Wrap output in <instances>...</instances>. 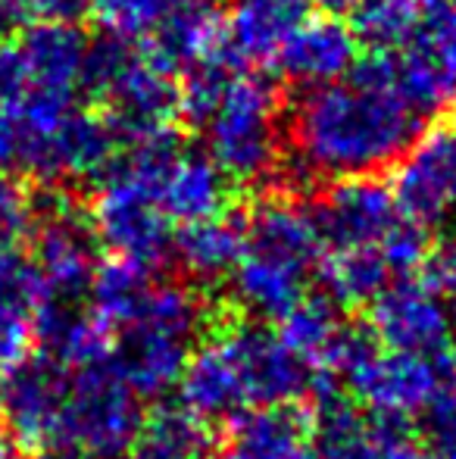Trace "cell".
<instances>
[{
	"label": "cell",
	"mask_w": 456,
	"mask_h": 459,
	"mask_svg": "<svg viewBox=\"0 0 456 459\" xmlns=\"http://www.w3.org/2000/svg\"><path fill=\"white\" fill-rule=\"evenodd\" d=\"M426 119L394 54H375L341 82L300 94L288 122V172L297 182L375 176L397 163Z\"/></svg>",
	"instance_id": "6da1fadb"
},
{
	"label": "cell",
	"mask_w": 456,
	"mask_h": 459,
	"mask_svg": "<svg viewBox=\"0 0 456 459\" xmlns=\"http://www.w3.org/2000/svg\"><path fill=\"white\" fill-rule=\"evenodd\" d=\"M194 128L228 182H262L281 166V107L272 82L228 66Z\"/></svg>",
	"instance_id": "7a4b0ae2"
},
{
	"label": "cell",
	"mask_w": 456,
	"mask_h": 459,
	"mask_svg": "<svg viewBox=\"0 0 456 459\" xmlns=\"http://www.w3.org/2000/svg\"><path fill=\"white\" fill-rule=\"evenodd\" d=\"M210 309L194 288L176 281H151L138 313L119 328L116 368L125 375L138 397H163L178 385Z\"/></svg>",
	"instance_id": "3957f363"
},
{
	"label": "cell",
	"mask_w": 456,
	"mask_h": 459,
	"mask_svg": "<svg viewBox=\"0 0 456 459\" xmlns=\"http://www.w3.org/2000/svg\"><path fill=\"white\" fill-rule=\"evenodd\" d=\"M82 91L107 103V119L122 144L151 132H163L178 116V82L151 48L141 41L100 38L88 44Z\"/></svg>",
	"instance_id": "277c9868"
},
{
	"label": "cell",
	"mask_w": 456,
	"mask_h": 459,
	"mask_svg": "<svg viewBox=\"0 0 456 459\" xmlns=\"http://www.w3.org/2000/svg\"><path fill=\"white\" fill-rule=\"evenodd\" d=\"M141 419V397L113 359L82 366L66 387L56 450L82 459H119L132 454Z\"/></svg>",
	"instance_id": "5b68a950"
},
{
	"label": "cell",
	"mask_w": 456,
	"mask_h": 459,
	"mask_svg": "<svg viewBox=\"0 0 456 459\" xmlns=\"http://www.w3.org/2000/svg\"><path fill=\"white\" fill-rule=\"evenodd\" d=\"M91 222L100 247L113 256L144 269H157L166 256H172V219L159 206L157 191L119 166L98 182Z\"/></svg>",
	"instance_id": "8992f818"
},
{
	"label": "cell",
	"mask_w": 456,
	"mask_h": 459,
	"mask_svg": "<svg viewBox=\"0 0 456 459\" xmlns=\"http://www.w3.org/2000/svg\"><path fill=\"white\" fill-rule=\"evenodd\" d=\"M122 153V138L107 116L73 107L54 126L25 132L22 128V169L44 185L100 182Z\"/></svg>",
	"instance_id": "52a82bcc"
},
{
	"label": "cell",
	"mask_w": 456,
	"mask_h": 459,
	"mask_svg": "<svg viewBox=\"0 0 456 459\" xmlns=\"http://www.w3.org/2000/svg\"><path fill=\"white\" fill-rule=\"evenodd\" d=\"M31 256L44 275V290L88 294L100 263V238L94 231L91 212L60 191V185L31 191Z\"/></svg>",
	"instance_id": "ba28073f"
},
{
	"label": "cell",
	"mask_w": 456,
	"mask_h": 459,
	"mask_svg": "<svg viewBox=\"0 0 456 459\" xmlns=\"http://www.w3.org/2000/svg\"><path fill=\"white\" fill-rule=\"evenodd\" d=\"M219 341L235 366L244 406H294L316 387L313 366L260 322L231 325Z\"/></svg>",
	"instance_id": "9c48e42d"
},
{
	"label": "cell",
	"mask_w": 456,
	"mask_h": 459,
	"mask_svg": "<svg viewBox=\"0 0 456 459\" xmlns=\"http://www.w3.org/2000/svg\"><path fill=\"white\" fill-rule=\"evenodd\" d=\"M69 368L50 357H25L0 372V429L19 450H50L60 435Z\"/></svg>",
	"instance_id": "30bf717a"
},
{
	"label": "cell",
	"mask_w": 456,
	"mask_h": 459,
	"mask_svg": "<svg viewBox=\"0 0 456 459\" xmlns=\"http://www.w3.org/2000/svg\"><path fill=\"white\" fill-rule=\"evenodd\" d=\"M391 191L400 216L426 229L456 216V134L444 128L419 132L397 157Z\"/></svg>",
	"instance_id": "8fae6325"
},
{
	"label": "cell",
	"mask_w": 456,
	"mask_h": 459,
	"mask_svg": "<svg viewBox=\"0 0 456 459\" xmlns=\"http://www.w3.org/2000/svg\"><path fill=\"white\" fill-rule=\"evenodd\" d=\"M369 332L384 351L444 357L453 338L451 309L422 281H397L369 303Z\"/></svg>",
	"instance_id": "7c38bea8"
},
{
	"label": "cell",
	"mask_w": 456,
	"mask_h": 459,
	"mask_svg": "<svg viewBox=\"0 0 456 459\" xmlns=\"http://www.w3.org/2000/svg\"><path fill=\"white\" fill-rule=\"evenodd\" d=\"M16 44L29 73V94L22 97V103L75 107L91 44L75 29V22H35L22 31Z\"/></svg>",
	"instance_id": "4fadbf2b"
},
{
	"label": "cell",
	"mask_w": 456,
	"mask_h": 459,
	"mask_svg": "<svg viewBox=\"0 0 456 459\" xmlns=\"http://www.w3.org/2000/svg\"><path fill=\"white\" fill-rule=\"evenodd\" d=\"M325 247H366L378 244L400 219L391 185L375 176L338 178L313 210Z\"/></svg>",
	"instance_id": "5bb4252c"
},
{
	"label": "cell",
	"mask_w": 456,
	"mask_h": 459,
	"mask_svg": "<svg viewBox=\"0 0 456 459\" xmlns=\"http://www.w3.org/2000/svg\"><path fill=\"white\" fill-rule=\"evenodd\" d=\"M31 332L41 353L63 368H82L110 359V328L98 319L88 294L44 290L31 309Z\"/></svg>",
	"instance_id": "9a60e30c"
},
{
	"label": "cell",
	"mask_w": 456,
	"mask_h": 459,
	"mask_svg": "<svg viewBox=\"0 0 456 459\" xmlns=\"http://www.w3.org/2000/svg\"><path fill=\"white\" fill-rule=\"evenodd\" d=\"M241 229L244 250L306 275L319 266V260L325 254V241L319 235L313 210L300 206L297 200L285 197V194H272V197L260 200L241 219Z\"/></svg>",
	"instance_id": "2e32d148"
},
{
	"label": "cell",
	"mask_w": 456,
	"mask_h": 459,
	"mask_svg": "<svg viewBox=\"0 0 456 459\" xmlns=\"http://www.w3.org/2000/svg\"><path fill=\"white\" fill-rule=\"evenodd\" d=\"M279 69L304 91L341 82L359 63V38L341 16H306L304 25L281 48Z\"/></svg>",
	"instance_id": "e0dca14e"
},
{
	"label": "cell",
	"mask_w": 456,
	"mask_h": 459,
	"mask_svg": "<svg viewBox=\"0 0 456 459\" xmlns=\"http://www.w3.org/2000/svg\"><path fill=\"white\" fill-rule=\"evenodd\" d=\"M310 10V0H231L226 13V54L250 66L275 63Z\"/></svg>",
	"instance_id": "ac0fdd59"
},
{
	"label": "cell",
	"mask_w": 456,
	"mask_h": 459,
	"mask_svg": "<svg viewBox=\"0 0 456 459\" xmlns=\"http://www.w3.org/2000/svg\"><path fill=\"white\" fill-rule=\"evenodd\" d=\"M147 48L169 69H191L222 60L226 54V16L213 0H178L163 22L151 31Z\"/></svg>",
	"instance_id": "d6986e66"
},
{
	"label": "cell",
	"mask_w": 456,
	"mask_h": 459,
	"mask_svg": "<svg viewBox=\"0 0 456 459\" xmlns=\"http://www.w3.org/2000/svg\"><path fill=\"white\" fill-rule=\"evenodd\" d=\"M231 182L207 153L178 151L157 185V200L172 222H203L226 216Z\"/></svg>",
	"instance_id": "ffe728a7"
},
{
	"label": "cell",
	"mask_w": 456,
	"mask_h": 459,
	"mask_svg": "<svg viewBox=\"0 0 456 459\" xmlns=\"http://www.w3.org/2000/svg\"><path fill=\"white\" fill-rule=\"evenodd\" d=\"M228 459H319L310 419L294 406H250L235 416Z\"/></svg>",
	"instance_id": "44dd1931"
},
{
	"label": "cell",
	"mask_w": 456,
	"mask_h": 459,
	"mask_svg": "<svg viewBox=\"0 0 456 459\" xmlns=\"http://www.w3.org/2000/svg\"><path fill=\"white\" fill-rule=\"evenodd\" d=\"M176 387H178V403L194 412V416H201L203 422L237 416L244 410L235 366H231L219 338L191 351Z\"/></svg>",
	"instance_id": "7402d4cb"
},
{
	"label": "cell",
	"mask_w": 456,
	"mask_h": 459,
	"mask_svg": "<svg viewBox=\"0 0 456 459\" xmlns=\"http://www.w3.org/2000/svg\"><path fill=\"white\" fill-rule=\"evenodd\" d=\"M306 273L241 250L231 269V294L256 319H281L306 294Z\"/></svg>",
	"instance_id": "603a6c76"
},
{
	"label": "cell",
	"mask_w": 456,
	"mask_h": 459,
	"mask_svg": "<svg viewBox=\"0 0 456 459\" xmlns=\"http://www.w3.org/2000/svg\"><path fill=\"white\" fill-rule=\"evenodd\" d=\"M241 250L244 229L237 219L228 216L182 225V231L172 238V256L185 269V275L201 284H216L228 278Z\"/></svg>",
	"instance_id": "cb8c5ba5"
},
{
	"label": "cell",
	"mask_w": 456,
	"mask_h": 459,
	"mask_svg": "<svg viewBox=\"0 0 456 459\" xmlns=\"http://www.w3.org/2000/svg\"><path fill=\"white\" fill-rule=\"evenodd\" d=\"M210 422L182 403H163L144 412L132 454L134 459H203L210 454Z\"/></svg>",
	"instance_id": "d4e9b609"
},
{
	"label": "cell",
	"mask_w": 456,
	"mask_h": 459,
	"mask_svg": "<svg viewBox=\"0 0 456 459\" xmlns=\"http://www.w3.org/2000/svg\"><path fill=\"white\" fill-rule=\"evenodd\" d=\"M316 269L323 278L325 297H331L338 307H369L391 284V269L378 244L329 247V254H323Z\"/></svg>",
	"instance_id": "484cf974"
},
{
	"label": "cell",
	"mask_w": 456,
	"mask_h": 459,
	"mask_svg": "<svg viewBox=\"0 0 456 459\" xmlns=\"http://www.w3.org/2000/svg\"><path fill=\"white\" fill-rule=\"evenodd\" d=\"M281 341L297 353L300 359L313 366V372H319L325 363V357L335 347L338 334L344 332L341 307L325 294H304L285 316H281Z\"/></svg>",
	"instance_id": "4316f807"
},
{
	"label": "cell",
	"mask_w": 456,
	"mask_h": 459,
	"mask_svg": "<svg viewBox=\"0 0 456 459\" xmlns=\"http://www.w3.org/2000/svg\"><path fill=\"white\" fill-rule=\"evenodd\" d=\"M151 281L153 269L113 256L107 263H98V269H94L91 284H88V303L107 328H125L132 316L138 313Z\"/></svg>",
	"instance_id": "83f0119b"
},
{
	"label": "cell",
	"mask_w": 456,
	"mask_h": 459,
	"mask_svg": "<svg viewBox=\"0 0 456 459\" xmlns=\"http://www.w3.org/2000/svg\"><path fill=\"white\" fill-rule=\"evenodd\" d=\"M357 38L378 50L397 54L413 41L422 10L413 0H363L357 13Z\"/></svg>",
	"instance_id": "f1b7e54d"
},
{
	"label": "cell",
	"mask_w": 456,
	"mask_h": 459,
	"mask_svg": "<svg viewBox=\"0 0 456 459\" xmlns=\"http://www.w3.org/2000/svg\"><path fill=\"white\" fill-rule=\"evenodd\" d=\"M178 0H91L100 29L122 41H144Z\"/></svg>",
	"instance_id": "f546056e"
},
{
	"label": "cell",
	"mask_w": 456,
	"mask_h": 459,
	"mask_svg": "<svg viewBox=\"0 0 456 459\" xmlns=\"http://www.w3.org/2000/svg\"><path fill=\"white\" fill-rule=\"evenodd\" d=\"M41 297L44 275L35 256L25 254L22 247H0V307L22 309L31 316Z\"/></svg>",
	"instance_id": "4dcf8cb0"
},
{
	"label": "cell",
	"mask_w": 456,
	"mask_h": 459,
	"mask_svg": "<svg viewBox=\"0 0 456 459\" xmlns=\"http://www.w3.org/2000/svg\"><path fill=\"white\" fill-rule=\"evenodd\" d=\"M378 250H382L384 263H388L391 275H416L426 260V254L432 250V241H428V229L419 222H409V219H397L394 229L378 241Z\"/></svg>",
	"instance_id": "1f68e13d"
},
{
	"label": "cell",
	"mask_w": 456,
	"mask_h": 459,
	"mask_svg": "<svg viewBox=\"0 0 456 459\" xmlns=\"http://www.w3.org/2000/svg\"><path fill=\"white\" fill-rule=\"evenodd\" d=\"M31 191L10 172H0V247H19L31 235Z\"/></svg>",
	"instance_id": "d6a6232c"
},
{
	"label": "cell",
	"mask_w": 456,
	"mask_h": 459,
	"mask_svg": "<svg viewBox=\"0 0 456 459\" xmlns=\"http://www.w3.org/2000/svg\"><path fill=\"white\" fill-rule=\"evenodd\" d=\"M6 22H75L91 10V0H0Z\"/></svg>",
	"instance_id": "836d02e7"
},
{
	"label": "cell",
	"mask_w": 456,
	"mask_h": 459,
	"mask_svg": "<svg viewBox=\"0 0 456 459\" xmlns=\"http://www.w3.org/2000/svg\"><path fill=\"white\" fill-rule=\"evenodd\" d=\"M35 344V332H31V316L22 309L0 307V372L16 366L25 359Z\"/></svg>",
	"instance_id": "e575fe53"
},
{
	"label": "cell",
	"mask_w": 456,
	"mask_h": 459,
	"mask_svg": "<svg viewBox=\"0 0 456 459\" xmlns=\"http://www.w3.org/2000/svg\"><path fill=\"white\" fill-rule=\"evenodd\" d=\"M426 437L456 456V387L447 385L432 403L426 406Z\"/></svg>",
	"instance_id": "d590c367"
},
{
	"label": "cell",
	"mask_w": 456,
	"mask_h": 459,
	"mask_svg": "<svg viewBox=\"0 0 456 459\" xmlns=\"http://www.w3.org/2000/svg\"><path fill=\"white\" fill-rule=\"evenodd\" d=\"M419 281L426 284L432 294H438L441 300H456V247L444 244V247H432L426 254L419 266Z\"/></svg>",
	"instance_id": "8d00e7d4"
},
{
	"label": "cell",
	"mask_w": 456,
	"mask_h": 459,
	"mask_svg": "<svg viewBox=\"0 0 456 459\" xmlns=\"http://www.w3.org/2000/svg\"><path fill=\"white\" fill-rule=\"evenodd\" d=\"M25 94H29V73H25L19 44L0 38V103L16 107Z\"/></svg>",
	"instance_id": "74e56055"
},
{
	"label": "cell",
	"mask_w": 456,
	"mask_h": 459,
	"mask_svg": "<svg viewBox=\"0 0 456 459\" xmlns=\"http://www.w3.org/2000/svg\"><path fill=\"white\" fill-rule=\"evenodd\" d=\"M22 163V122L16 107L0 103V172H13Z\"/></svg>",
	"instance_id": "f35d334b"
},
{
	"label": "cell",
	"mask_w": 456,
	"mask_h": 459,
	"mask_svg": "<svg viewBox=\"0 0 456 459\" xmlns=\"http://www.w3.org/2000/svg\"><path fill=\"white\" fill-rule=\"evenodd\" d=\"M310 4L329 13V16H344V13H357L363 6V0H310Z\"/></svg>",
	"instance_id": "ab89813d"
},
{
	"label": "cell",
	"mask_w": 456,
	"mask_h": 459,
	"mask_svg": "<svg viewBox=\"0 0 456 459\" xmlns=\"http://www.w3.org/2000/svg\"><path fill=\"white\" fill-rule=\"evenodd\" d=\"M413 4L419 6L422 13H426V10H447V6L456 10V0H413Z\"/></svg>",
	"instance_id": "60d3db41"
},
{
	"label": "cell",
	"mask_w": 456,
	"mask_h": 459,
	"mask_svg": "<svg viewBox=\"0 0 456 459\" xmlns=\"http://www.w3.org/2000/svg\"><path fill=\"white\" fill-rule=\"evenodd\" d=\"M0 459H22V450L13 441H0Z\"/></svg>",
	"instance_id": "b9f144b4"
},
{
	"label": "cell",
	"mask_w": 456,
	"mask_h": 459,
	"mask_svg": "<svg viewBox=\"0 0 456 459\" xmlns=\"http://www.w3.org/2000/svg\"><path fill=\"white\" fill-rule=\"evenodd\" d=\"M451 334L456 338V300H453V309H451Z\"/></svg>",
	"instance_id": "7bdbcfd3"
},
{
	"label": "cell",
	"mask_w": 456,
	"mask_h": 459,
	"mask_svg": "<svg viewBox=\"0 0 456 459\" xmlns=\"http://www.w3.org/2000/svg\"><path fill=\"white\" fill-rule=\"evenodd\" d=\"M4 29H6V16H4V10H0V38H4Z\"/></svg>",
	"instance_id": "ee69618b"
},
{
	"label": "cell",
	"mask_w": 456,
	"mask_h": 459,
	"mask_svg": "<svg viewBox=\"0 0 456 459\" xmlns=\"http://www.w3.org/2000/svg\"><path fill=\"white\" fill-rule=\"evenodd\" d=\"M451 375H453V381H456V363L451 366ZM453 387H456V385H453Z\"/></svg>",
	"instance_id": "f6af8a7d"
},
{
	"label": "cell",
	"mask_w": 456,
	"mask_h": 459,
	"mask_svg": "<svg viewBox=\"0 0 456 459\" xmlns=\"http://www.w3.org/2000/svg\"><path fill=\"white\" fill-rule=\"evenodd\" d=\"M203 459H216V456H203Z\"/></svg>",
	"instance_id": "bcb514c9"
},
{
	"label": "cell",
	"mask_w": 456,
	"mask_h": 459,
	"mask_svg": "<svg viewBox=\"0 0 456 459\" xmlns=\"http://www.w3.org/2000/svg\"><path fill=\"white\" fill-rule=\"evenodd\" d=\"M453 119H456V109H453ZM453 134H456V132H453Z\"/></svg>",
	"instance_id": "7dc6e473"
}]
</instances>
